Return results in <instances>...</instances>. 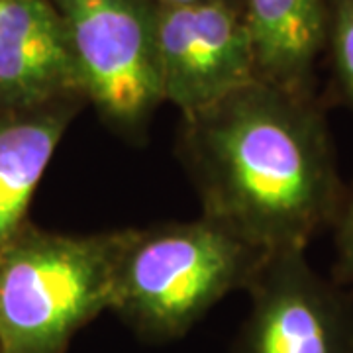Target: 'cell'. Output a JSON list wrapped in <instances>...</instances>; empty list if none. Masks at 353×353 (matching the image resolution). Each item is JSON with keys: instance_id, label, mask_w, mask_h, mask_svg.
<instances>
[{"instance_id": "6da1fadb", "label": "cell", "mask_w": 353, "mask_h": 353, "mask_svg": "<svg viewBox=\"0 0 353 353\" xmlns=\"http://www.w3.org/2000/svg\"><path fill=\"white\" fill-rule=\"evenodd\" d=\"M179 157L202 214L267 253L306 250L345 190L316 97L261 81L183 116Z\"/></svg>"}, {"instance_id": "7a4b0ae2", "label": "cell", "mask_w": 353, "mask_h": 353, "mask_svg": "<svg viewBox=\"0 0 353 353\" xmlns=\"http://www.w3.org/2000/svg\"><path fill=\"white\" fill-rule=\"evenodd\" d=\"M267 255L204 214L126 228L110 312L148 343L179 340L230 292L248 289Z\"/></svg>"}, {"instance_id": "3957f363", "label": "cell", "mask_w": 353, "mask_h": 353, "mask_svg": "<svg viewBox=\"0 0 353 353\" xmlns=\"http://www.w3.org/2000/svg\"><path fill=\"white\" fill-rule=\"evenodd\" d=\"M126 228L63 234L26 224L0 250V353H67L110 310Z\"/></svg>"}, {"instance_id": "277c9868", "label": "cell", "mask_w": 353, "mask_h": 353, "mask_svg": "<svg viewBox=\"0 0 353 353\" xmlns=\"http://www.w3.org/2000/svg\"><path fill=\"white\" fill-rule=\"evenodd\" d=\"M81 90L114 134L138 143L163 104L153 0H51Z\"/></svg>"}, {"instance_id": "5b68a950", "label": "cell", "mask_w": 353, "mask_h": 353, "mask_svg": "<svg viewBox=\"0 0 353 353\" xmlns=\"http://www.w3.org/2000/svg\"><path fill=\"white\" fill-rule=\"evenodd\" d=\"M245 292L250 312L234 353H353V303L306 250L269 253Z\"/></svg>"}, {"instance_id": "8992f818", "label": "cell", "mask_w": 353, "mask_h": 353, "mask_svg": "<svg viewBox=\"0 0 353 353\" xmlns=\"http://www.w3.org/2000/svg\"><path fill=\"white\" fill-rule=\"evenodd\" d=\"M157 63L163 102L181 116L255 81L241 6L232 0L157 6Z\"/></svg>"}, {"instance_id": "52a82bcc", "label": "cell", "mask_w": 353, "mask_h": 353, "mask_svg": "<svg viewBox=\"0 0 353 353\" xmlns=\"http://www.w3.org/2000/svg\"><path fill=\"white\" fill-rule=\"evenodd\" d=\"M71 97L85 99L65 26L51 0H0V108Z\"/></svg>"}, {"instance_id": "ba28073f", "label": "cell", "mask_w": 353, "mask_h": 353, "mask_svg": "<svg viewBox=\"0 0 353 353\" xmlns=\"http://www.w3.org/2000/svg\"><path fill=\"white\" fill-rule=\"evenodd\" d=\"M255 81L316 97V65L326 53L328 0H243Z\"/></svg>"}, {"instance_id": "9c48e42d", "label": "cell", "mask_w": 353, "mask_h": 353, "mask_svg": "<svg viewBox=\"0 0 353 353\" xmlns=\"http://www.w3.org/2000/svg\"><path fill=\"white\" fill-rule=\"evenodd\" d=\"M85 104L83 97H71L39 106L0 108V250L28 224L34 192Z\"/></svg>"}, {"instance_id": "30bf717a", "label": "cell", "mask_w": 353, "mask_h": 353, "mask_svg": "<svg viewBox=\"0 0 353 353\" xmlns=\"http://www.w3.org/2000/svg\"><path fill=\"white\" fill-rule=\"evenodd\" d=\"M336 99L353 112V0H328L326 53Z\"/></svg>"}, {"instance_id": "8fae6325", "label": "cell", "mask_w": 353, "mask_h": 353, "mask_svg": "<svg viewBox=\"0 0 353 353\" xmlns=\"http://www.w3.org/2000/svg\"><path fill=\"white\" fill-rule=\"evenodd\" d=\"M336 226V250L340 257V271L353 283V185L345 187L340 208L332 222Z\"/></svg>"}, {"instance_id": "7c38bea8", "label": "cell", "mask_w": 353, "mask_h": 353, "mask_svg": "<svg viewBox=\"0 0 353 353\" xmlns=\"http://www.w3.org/2000/svg\"><path fill=\"white\" fill-rule=\"evenodd\" d=\"M157 6H185V4H196L204 0H153Z\"/></svg>"}]
</instances>
